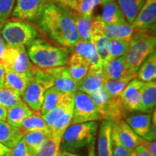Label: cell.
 <instances>
[{"mask_svg":"<svg viewBox=\"0 0 156 156\" xmlns=\"http://www.w3.org/2000/svg\"><path fill=\"white\" fill-rule=\"evenodd\" d=\"M37 26L54 41L72 48L80 41L71 15L54 3L46 4L37 20Z\"/></svg>","mask_w":156,"mask_h":156,"instance_id":"cell-1","label":"cell"},{"mask_svg":"<svg viewBox=\"0 0 156 156\" xmlns=\"http://www.w3.org/2000/svg\"><path fill=\"white\" fill-rule=\"evenodd\" d=\"M27 53L33 64L42 69L66 66L69 58L67 48L53 46L41 39L31 43Z\"/></svg>","mask_w":156,"mask_h":156,"instance_id":"cell-2","label":"cell"},{"mask_svg":"<svg viewBox=\"0 0 156 156\" xmlns=\"http://www.w3.org/2000/svg\"><path fill=\"white\" fill-rule=\"evenodd\" d=\"M155 30L134 32L126 54V67L130 73H136L142 62L155 51Z\"/></svg>","mask_w":156,"mask_h":156,"instance_id":"cell-3","label":"cell"},{"mask_svg":"<svg viewBox=\"0 0 156 156\" xmlns=\"http://www.w3.org/2000/svg\"><path fill=\"white\" fill-rule=\"evenodd\" d=\"M97 122H89L69 125L62 137L60 148L70 153L91 147L97 135Z\"/></svg>","mask_w":156,"mask_h":156,"instance_id":"cell-4","label":"cell"},{"mask_svg":"<svg viewBox=\"0 0 156 156\" xmlns=\"http://www.w3.org/2000/svg\"><path fill=\"white\" fill-rule=\"evenodd\" d=\"M54 86V79L44 69L36 67L21 98L33 112H40L45 93Z\"/></svg>","mask_w":156,"mask_h":156,"instance_id":"cell-5","label":"cell"},{"mask_svg":"<svg viewBox=\"0 0 156 156\" xmlns=\"http://www.w3.org/2000/svg\"><path fill=\"white\" fill-rule=\"evenodd\" d=\"M0 34L7 46H29L38 36V30L34 25L22 20L11 19L2 25Z\"/></svg>","mask_w":156,"mask_h":156,"instance_id":"cell-6","label":"cell"},{"mask_svg":"<svg viewBox=\"0 0 156 156\" xmlns=\"http://www.w3.org/2000/svg\"><path fill=\"white\" fill-rule=\"evenodd\" d=\"M102 120L95 103L88 94L77 90L74 97L73 116L70 125Z\"/></svg>","mask_w":156,"mask_h":156,"instance_id":"cell-7","label":"cell"},{"mask_svg":"<svg viewBox=\"0 0 156 156\" xmlns=\"http://www.w3.org/2000/svg\"><path fill=\"white\" fill-rule=\"evenodd\" d=\"M0 62L6 69L17 73L31 74L36 68L29 59L25 46L12 47L7 46Z\"/></svg>","mask_w":156,"mask_h":156,"instance_id":"cell-8","label":"cell"},{"mask_svg":"<svg viewBox=\"0 0 156 156\" xmlns=\"http://www.w3.org/2000/svg\"><path fill=\"white\" fill-rule=\"evenodd\" d=\"M46 0H16L12 15L25 21H37L42 14Z\"/></svg>","mask_w":156,"mask_h":156,"instance_id":"cell-9","label":"cell"},{"mask_svg":"<svg viewBox=\"0 0 156 156\" xmlns=\"http://www.w3.org/2000/svg\"><path fill=\"white\" fill-rule=\"evenodd\" d=\"M125 122L142 139L147 141L155 140L156 127L152 124L151 115L150 114L132 115L126 117Z\"/></svg>","mask_w":156,"mask_h":156,"instance_id":"cell-10","label":"cell"},{"mask_svg":"<svg viewBox=\"0 0 156 156\" xmlns=\"http://www.w3.org/2000/svg\"><path fill=\"white\" fill-rule=\"evenodd\" d=\"M102 120H108L113 123L124 120L129 112L124 108L121 97H108L98 106Z\"/></svg>","mask_w":156,"mask_h":156,"instance_id":"cell-11","label":"cell"},{"mask_svg":"<svg viewBox=\"0 0 156 156\" xmlns=\"http://www.w3.org/2000/svg\"><path fill=\"white\" fill-rule=\"evenodd\" d=\"M156 0H146L135 19L132 23L134 32L140 30H155Z\"/></svg>","mask_w":156,"mask_h":156,"instance_id":"cell-12","label":"cell"},{"mask_svg":"<svg viewBox=\"0 0 156 156\" xmlns=\"http://www.w3.org/2000/svg\"><path fill=\"white\" fill-rule=\"evenodd\" d=\"M145 83L140 80H132L128 83L121 95L122 103L129 113L140 112L141 93Z\"/></svg>","mask_w":156,"mask_h":156,"instance_id":"cell-13","label":"cell"},{"mask_svg":"<svg viewBox=\"0 0 156 156\" xmlns=\"http://www.w3.org/2000/svg\"><path fill=\"white\" fill-rule=\"evenodd\" d=\"M44 70L52 76L54 87L61 93H75L78 90L77 84L70 75L67 67L63 66Z\"/></svg>","mask_w":156,"mask_h":156,"instance_id":"cell-14","label":"cell"},{"mask_svg":"<svg viewBox=\"0 0 156 156\" xmlns=\"http://www.w3.org/2000/svg\"><path fill=\"white\" fill-rule=\"evenodd\" d=\"M103 67L95 68L90 67L85 77L77 83V89L78 90L90 94L103 87Z\"/></svg>","mask_w":156,"mask_h":156,"instance_id":"cell-15","label":"cell"},{"mask_svg":"<svg viewBox=\"0 0 156 156\" xmlns=\"http://www.w3.org/2000/svg\"><path fill=\"white\" fill-rule=\"evenodd\" d=\"M113 122L103 120L98 130L97 142L98 156H114L112 146Z\"/></svg>","mask_w":156,"mask_h":156,"instance_id":"cell-16","label":"cell"},{"mask_svg":"<svg viewBox=\"0 0 156 156\" xmlns=\"http://www.w3.org/2000/svg\"><path fill=\"white\" fill-rule=\"evenodd\" d=\"M114 124L121 142L128 151L132 152L137 146L141 145L144 139L138 136L125 121H119L118 122L114 123Z\"/></svg>","mask_w":156,"mask_h":156,"instance_id":"cell-17","label":"cell"},{"mask_svg":"<svg viewBox=\"0 0 156 156\" xmlns=\"http://www.w3.org/2000/svg\"><path fill=\"white\" fill-rule=\"evenodd\" d=\"M103 79L110 80L121 79L129 74H131L126 67V55L110 60L103 66Z\"/></svg>","mask_w":156,"mask_h":156,"instance_id":"cell-18","label":"cell"},{"mask_svg":"<svg viewBox=\"0 0 156 156\" xmlns=\"http://www.w3.org/2000/svg\"><path fill=\"white\" fill-rule=\"evenodd\" d=\"M5 70L4 86L14 90L20 95H22L25 89L28 86L34 73L31 74L17 73L6 68H5Z\"/></svg>","mask_w":156,"mask_h":156,"instance_id":"cell-19","label":"cell"},{"mask_svg":"<svg viewBox=\"0 0 156 156\" xmlns=\"http://www.w3.org/2000/svg\"><path fill=\"white\" fill-rule=\"evenodd\" d=\"M34 112L24 101L21 100L15 106L7 109L6 121L12 126L19 128L23 121Z\"/></svg>","mask_w":156,"mask_h":156,"instance_id":"cell-20","label":"cell"},{"mask_svg":"<svg viewBox=\"0 0 156 156\" xmlns=\"http://www.w3.org/2000/svg\"><path fill=\"white\" fill-rule=\"evenodd\" d=\"M23 136L19 128L12 126L6 121H0V143L12 149Z\"/></svg>","mask_w":156,"mask_h":156,"instance_id":"cell-21","label":"cell"},{"mask_svg":"<svg viewBox=\"0 0 156 156\" xmlns=\"http://www.w3.org/2000/svg\"><path fill=\"white\" fill-rule=\"evenodd\" d=\"M75 93H62L58 97L57 103L55 107L52 109L49 113L42 116L46 123L51 134V128L53 126L55 121L60 116L62 113L64 112L69 103L73 100Z\"/></svg>","mask_w":156,"mask_h":156,"instance_id":"cell-22","label":"cell"},{"mask_svg":"<svg viewBox=\"0 0 156 156\" xmlns=\"http://www.w3.org/2000/svg\"><path fill=\"white\" fill-rule=\"evenodd\" d=\"M67 64L70 75L77 84L85 77L90 68L88 61L75 52L69 58Z\"/></svg>","mask_w":156,"mask_h":156,"instance_id":"cell-23","label":"cell"},{"mask_svg":"<svg viewBox=\"0 0 156 156\" xmlns=\"http://www.w3.org/2000/svg\"><path fill=\"white\" fill-rule=\"evenodd\" d=\"M72 48H74L75 53L85 58L90 63V67L95 68L103 67L100 58L98 56L94 45L91 41H79L74 45Z\"/></svg>","mask_w":156,"mask_h":156,"instance_id":"cell-24","label":"cell"},{"mask_svg":"<svg viewBox=\"0 0 156 156\" xmlns=\"http://www.w3.org/2000/svg\"><path fill=\"white\" fill-rule=\"evenodd\" d=\"M101 19L107 25H122L128 23L125 17L116 2H113L103 5Z\"/></svg>","mask_w":156,"mask_h":156,"instance_id":"cell-25","label":"cell"},{"mask_svg":"<svg viewBox=\"0 0 156 156\" xmlns=\"http://www.w3.org/2000/svg\"><path fill=\"white\" fill-rule=\"evenodd\" d=\"M156 105L155 81L145 83L141 93V106L140 112L150 114L155 110Z\"/></svg>","mask_w":156,"mask_h":156,"instance_id":"cell-26","label":"cell"},{"mask_svg":"<svg viewBox=\"0 0 156 156\" xmlns=\"http://www.w3.org/2000/svg\"><path fill=\"white\" fill-rule=\"evenodd\" d=\"M134 29L131 24L125 23L122 25H107L103 26V34L109 39H122L129 42Z\"/></svg>","mask_w":156,"mask_h":156,"instance_id":"cell-27","label":"cell"},{"mask_svg":"<svg viewBox=\"0 0 156 156\" xmlns=\"http://www.w3.org/2000/svg\"><path fill=\"white\" fill-rule=\"evenodd\" d=\"M137 79L144 83L155 81L156 79V52H153L140 66L136 71Z\"/></svg>","mask_w":156,"mask_h":156,"instance_id":"cell-28","label":"cell"},{"mask_svg":"<svg viewBox=\"0 0 156 156\" xmlns=\"http://www.w3.org/2000/svg\"><path fill=\"white\" fill-rule=\"evenodd\" d=\"M135 78H136V73L129 74L125 77L115 80L103 79V86L109 96L121 97L128 83Z\"/></svg>","mask_w":156,"mask_h":156,"instance_id":"cell-29","label":"cell"},{"mask_svg":"<svg viewBox=\"0 0 156 156\" xmlns=\"http://www.w3.org/2000/svg\"><path fill=\"white\" fill-rule=\"evenodd\" d=\"M73 106L74 99L71 101L64 112L60 115V116L54 122L51 128V136L62 137L65 130L70 125V122H71L72 116H73Z\"/></svg>","mask_w":156,"mask_h":156,"instance_id":"cell-30","label":"cell"},{"mask_svg":"<svg viewBox=\"0 0 156 156\" xmlns=\"http://www.w3.org/2000/svg\"><path fill=\"white\" fill-rule=\"evenodd\" d=\"M71 15L76 29L80 38L81 41H91V24H92V17H85L75 12Z\"/></svg>","mask_w":156,"mask_h":156,"instance_id":"cell-31","label":"cell"},{"mask_svg":"<svg viewBox=\"0 0 156 156\" xmlns=\"http://www.w3.org/2000/svg\"><path fill=\"white\" fill-rule=\"evenodd\" d=\"M118 5L125 17L126 22L132 24L146 0H117Z\"/></svg>","mask_w":156,"mask_h":156,"instance_id":"cell-32","label":"cell"},{"mask_svg":"<svg viewBox=\"0 0 156 156\" xmlns=\"http://www.w3.org/2000/svg\"><path fill=\"white\" fill-rule=\"evenodd\" d=\"M51 136V134L48 130H38L24 134L23 139L31 151L36 154L45 140Z\"/></svg>","mask_w":156,"mask_h":156,"instance_id":"cell-33","label":"cell"},{"mask_svg":"<svg viewBox=\"0 0 156 156\" xmlns=\"http://www.w3.org/2000/svg\"><path fill=\"white\" fill-rule=\"evenodd\" d=\"M19 129L23 134L27 133V132L38 131V130H48V131H49L46 122L40 114V112H34L30 116L27 117L23 121Z\"/></svg>","mask_w":156,"mask_h":156,"instance_id":"cell-34","label":"cell"},{"mask_svg":"<svg viewBox=\"0 0 156 156\" xmlns=\"http://www.w3.org/2000/svg\"><path fill=\"white\" fill-rule=\"evenodd\" d=\"M91 42L94 45L98 56L103 66L110 61L109 57V42L110 39L105 36L91 37Z\"/></svg>","mask_w":156,"mask_h":156,"instance_id":"cell-35","label":"cell"},{"mask_svg":"<svg viewBox=\"0 0 156 156\" xmlns=\"http://www.w3.org/2000/svg\"><path fill=\"white\" fill-rule=\"evenodd\" d=\"M62 137L51 136L45 140L35 156H58Z\"/></svg>","mask_w":156,"mask_h":156,"instance_id":"cell-36","label":"cell"},{"mask_svg":"<svg viewBox=\"0 0 156 156\" xmlns=\"http://www.w3.org/2000/svg\"><path fill=\"white\" fill-rule=\"evenodd\" d=\"M61 92L56 89L54 86L50 87L45 93L44 101H43L40 114L42 116L49 113L57 103L58 97L61 95Z\"/></svg>","mask_w":156,"mask_h":156,"instance_id":"cell-37","label":"cell"},{"mask_svg":"<svg viewBox=\"0 0 156 156\" xmlns=\"http://www.w3.org/2000/svg\"><path fill=\"white\" fill-rule=\"evenodd\" d=\"M21 100V95L14 90L5 86L0 88V106L8 109Z\"/></svg>","mask_w":156,"mask_h":156,"instance_id":"cell-38","label":"cell"},{"mask_svg":"<svg viewBox=\"0 0 156 156\" xmlns=\"http://www.w3.org/2000/svg\"><path fill=\"white\" fill-rule=\"evenodd\" d=\"M129 42L122 39H110L109 42V57L110 60L125 56L127 53Z\"/></svg>","mask_w":156,"mask_h":156,"instance_id":"cell-39","label":"cell"},{"mask_svg":"<svg viewBox=\"0 0 156 156\" xmlns=\"http://www.w3.org/2000/svg\"><path fill=\"white\" fill-rule=\"evenodd\" d=\"M112 146L114 156H129L132 153L121 142L114 123H113L112 130Z\"/></svg>","mask_w":156,"mask_h":156,"instance_id":"cell-40","label":"cell"},{"mask_svg":"<svg viewBox=\"0 0 156 156\" xmlns=\"http://www.w3.org/2000/svg\"><path fill=\"white\" fill-rule=\"evenodd\" d=\"M100 3L101 0H83L78 3L77 12L83 16L92 17L95 7Z\"/></svg>","mask_w":156,"mask_h":156,"instance_id":"cell-41","label":"cell"},{"mask_svg":"<svg viewBox=\"0 0 156 156\" xmlns=\"http://www.w3.org/2000/svg\"><path fill=\"white\" fill-rule=\"evenodd\" d=\"M16 0H0V27L12 12Z\"/></svg>","mask_w":156,"mask_h":156,"instance_id":"cell-42","label":"cell"},{"mask_svg":"<svg viewBox=\"0 0 156 156\" xmlns=\"http://www.w3.org/2000/svg\"><path fill=\"white\" fill-rule=\"evenodd\" d=\"M35 154L28 147L23 137L17 142L14 147L12 148L10 153L8 156H35Z\"/></svg>","mask_w":156,"mask_h":156,"instance_id":"cell-43","label":"cell"},{"mask_svg":"<svg viewBox=\"0 0 156 156\" xmlns=\"http://www.w3.org/2000/svg\"><path fill=\"white\" fill-rule=\"evenodd\" d=\"M59 4L60 5L63 6L64 7L73 9L75 12L78 10V2L77 0H53Z\"/></svg>","mask_w":156,"mask_h":156,"instance_id":"cell-44","label":"cell"},{"mask_svg":"<svg viewBox=\"0 0 156 156\" xmlns=\"http://www.w3.org/2000/svg\"><path fill=\"white\" fill-rule=\"evenodd\" d=\"M141 145L143 146V147H145L152 155L156 156L155 140H153V141H147V140H143Z\"/></svg>","mask_w":156,"mask_h":156,"instance_id":"cell-45","label":"cell"},{"mask_svg":"<svg viewBox=\"0 0 156 156\" xmlns=\"http://www.w3.org/2000/svg\"><path fill=\"white\" fill-rule=\"evenodd\" d=\"M136 156H153L142 145L137 146L135 149Z\"/></svg>","mask_w":156,"mask_h":156,"instance_id":"cell-46","label":"cell"},{"mask_svg":"<svg viewBox=\"0 0 156 156\" xmlns=\"http://www.w3.org/2000/svg\"><path fill=\"white\" fill-rule=\"evenodd\" d=\"M5 67H4L3 64L0 62V88L4 87V83H5Z\"/></svg>","mask_w":156,"mask_h":156,"instance_id":"cell-47","label":"cell"},{"mask_svg":"<svg viewBox=\"0 0 156 156\" xmlns=\"http://www.w3.org/2000/svg\"><path fill=\"white\" fill-rule=\"evenodd\" d=\"M11 148L6 147L0 143V156H8L11 152Z\"/></svg>","mask_w":156,"mask_h":156,"instance_id":"cell-48","label":"cell"},{"mask_svg":"<svg viewBox=\"0 0 156 156\" xmlns=\"http://www.w3.org/2000/svg\"><path fill=\"white\" fill-rule=\"evenodd\" d=\"M7 44H6L5 40H4L1 34H0V59H1L2 56L4 51H5V50L6 49V48H7Z\"/></svg>","mask_w":156,"mask_h":156,"instance_id":"cell-49","label":"cell"},{"mask_svg":"<svg viewBox=\"0 0 156 156\" xmlns=\"http://www.w3.org/2000/svg\"><path fill=\"white\" fill-rule=\"evenodd\" d=\"M7 119V109L0 106V121H6Z\"/></svg>","mask_w":156,"mask_h":156,"instance_id":"cell-50","label":"cell"},{"mask_svg":"<svg viewBox=\"0 0 156 156\" xmlns=\"http://www.w3.org/2000/svg\"><path fill=\"white\" fill-rule=\"evenodd\" d=\"M58 156H78L76 154H74L73 153H70V152L67 151H62L58 153ZM90 156V155H88Z\"/></svg>","mask_w":156,"mask_h":156,"instance_id":"cell-51","label":"cell"},{"mask_svg":"<svg viewBox=\"0 0 156 156\" xmlns=\"http://www.w3.org/2000/svg\"><path fill=\"white\" fill-rule=\"evenodd\" d=\"M116 0H101L100 5H106V4L113 2H116Z\"/></svg>","mask_w":156,"mask_h":156,"instance_id":"cell-52","label":"cell"},{"mask_svg":"<svg viewBox=\"0 0 156 156\" xmlns=\"http://www.w3.org/2000/svg\"><path fill=\"white\" fill-rule=\"evenodd\" d=\"M90 156H95V152H94V148L92 147L90 150V154H89Z\"/></svg>","mask_w":156,"mask_h":156,"instance_id":"cell-53","label":"cell"},{"mask_svg":"<svg viewBox=\"0 0 156 156\" xmlns=\"http://www.w3.org/2000/svg\"><path fill=\"white\" fill-rule=\"evenodd\" d=\"M129 156H136V153H135V151H132L131 153H130Z\"/></svg>","mask_w":156,"mask_h":156,"instance_id":"cell-54","label":"cell"},{"mask_svg":"<svg viewBox=\"0 0 156 156\" xmlns=\"http://www.w3.org/2000/svg\"><path fill=\"white\" fill-rule=\"evenodd\" d=\"M77 1L78 3H80V2H81L83 1V0H77Z\"/></svg>","mask_w":156,"mask_h":156,"instance_id":"cell-55","label":"cell"}]
</instances>
